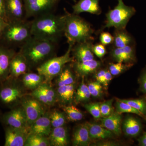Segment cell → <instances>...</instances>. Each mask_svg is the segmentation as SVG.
Returning a JSON list of instances; mask_svg holds the SVG:
<instances>
[{"instance_id": "6da1fadb", "label": "cell", "mask_w": 146, "mask_h": 146, "mask_svg": "<svg viewBox=\"0 0 146 146\" xmlns=\"http://www.w3.org/2000/svg\"><path fill=\"white\" fill-rule=\"evenodd\" d=\"M65 15L57 16L52 12L42 14L31 21L33 37L57 43L64 34Z\"/></svg>"}, {"instance_id": "7a4b0ae2", "label": "cell", "mask_w": 146, "mask_h": 146, "mask_svg": "<svg viewBox=\"0 0 146 146\" xmlns=\"http://www.w3.org/2000/svg\"><path fill=\"white\" fill-rule=\"evenodd\" d=\"M56 44L32 36L21 46L20 52L26 59L29 67L36 68L54 57Z\"/></svg>"}, {"instance_id": "3957f363", "label": "cell", "mask_w": 146, "mask_h": 146, "mask_svg": "<svg viewBox=\"0 0 146 146\" xmlns=\"http://www.w3.org/2000/svg\"><path fill=\"white\" fill-rule=\"evenodd\" d=\"M65 16L64 34L68 44L74 45L94 39V29L87 21L74 13L67 12Z\"/></svg>"}, {"instance_id": "277c9868", "label": "cell", "mask_w": 146, "mask_h": 146, "mask_svg": "<svg viewBox=\"0 0 146 146\" xmlns=\"http://www.w3.org/2000/svg\"><path fill=\"white\" fill-rule=\"evenodd\" d=\"M1 36L9 43L22 46L32 36L31 21L23 20L7 22Z\"/></svg>"}, {"instance_id": "5b68a950", "label": "cell", "mask_w": 146, "mask_h": 146, "mask_svg": "<svg viewBox=\"0 0 146 146\" xmlns=\"http://www.w3.org/2000/svg\"><path fill=\"white\" fill-rule=\"evenodd\" d=\"M74 45L69 44L66 52L63 55L58 57H53L36 68L37 72L44 78L47 82L57 76L61 72L68 63H74V58L71 56L72 48Z\"/></svg>"}, {"instance_id": "8992f818", "label": "cell", "mask_w": 146, "mask_h": 146, "mask_svg": "<svg viewBox=\"0 0 146 146\" xmlns=\"http://www.w3.org/2000/svg\"><path fill=\"white\" fill-rule=\"evenodd\" d=\"M117 1V5L115 8L106 13L104 29L114 27L116 29H124L131 18L136 13L134 7L126 5L123 0Z\"/></svg>"}, {"instance_id": "52a82bcc", "label": "cell", "mask_w": 146, "mask_h": 146, "mask_svg": "<svg viewBox=\"0 0 146 146\" xmlns=\"http://www.w3.org/2000/svg\"><path fill=\"white\" fill-rule=\"evenodd\" d=\"M16 78L9 77L0 87V102L9 107H15L24 96L22 88L15 81Z\"/></svg>"}, {"instance_id": "ba28073f", "label": "cell", "mask_w": 146, "mask_h": 146, "mask_svg": "<svg viewBox=\"0 0 146 146\" xmlns=\"http://www.w3.org/2000/svg\"><path fill=\"white\" fill-rule=\"evenodd\" d=\"M58 0H24L25 18L37 17L52 12Z\"/></svg>"}, {"instance_id": "9c48e42d", "label": "cell", "mask_w": 146, "mask_h": 146, "mask_svg": "<svg viewBox=\"0 0 146 146\" xmlns=\"http://www.w3.org/2000/svg\"><path fill=\"white\" fill-rule=\"evenodd\" d=\"M2 120L6 126L17 128H29L26 116L22 107L13 108L3 115Z\"/></svg>"}, {"instance_id": "30bf717a", "label": "cell", "mask_w": 146, "mask_h": 146, "mask_svg": "<svg viewBox=\"0 0 146 146\" xmlns=\"http://www.w3.org/2000/svg\"><path fill=\"white\" fill-rule=\"evenodd\" d=\"M21 104L26 116L29 127L37 119L44 115V109L42 103L34 98L23 100Z\"/></svg>"}, {"instance_id": "8fae6325", "label": "cell", "mask_w": 146, "mask_h": 146, "mask_svg": "<svg viewBox=\"0 0 146 146\" xmlns=\"http://www.w3.org/2000/svg\"><path fill=\"white\" fill-rule=\"evenodd\" d=\"M5 146H24L29 133V128H17L6 126Z\"/></svg>"}, {"instance_id": "7c38bea8", "label": "cell", "mask_w": 146, "mask_h": 146, "mask_svg": "<svg viewBox=\"0 0 146 146\" xmlns=\"http://www.w3.org/2000/svg\"><path fill=\"white\" fill-rule=\"evenodd\" d=\"M134 44L123 48H115L110 52L112 58L117 62L134 65L136 62Z\"/></svg>"}, {"instance_id": "4fadbf2b", "label": "cell", "mask_w": 146, "mask_h": 146, "mask_svg": "<svg viewBox=\"0 0 146 146\" xmlns=\"http://www.w3.org/2000/svg\"><path fill=\"white\" fill-rule=\"evenodd\" d=\"M93 46L91 41L77 43L73 46L72 52L74 62H82L94 59Z\"/></svg>"}, {"instance_id": "5bb4252c", "label": "cell", "mask_w": 146, "mask_h": 146, "mask_svg": "<svg viewBox=\"0 0 146 146\" xmlns=\"http://www.w3.org/2000/svg\"><path fill=\"white\" fill-rule=\"evenodd\" d=\"M7 21L25 20V11L23 0H5Z\"/></svg>"}, {"instance_id": "9a60e30c", "label": "cell", "mask_w": 146, "mask_h": 146, "mask_svg": "<svg viewBox=\"0 0 146 146\" xmlns=\"http://www.w3.org/2000/svg\"><path fill=\"white\" fill-rule=\"evenodd\" d=\"M16 53L13 49L0 45V82L9 77L11 61Z\"/></svg>"}, {"instance_id": "2e32d148", "label": "cell", "mask_w": 146, "mask_h": 146, "mask_svg": "<svg viewBox=\"0 0 146 146\" xmlns=\"http://www.w3.org/2000/svg\"><path fill=\"white\" fill-rule=\"evenodd\" d=\"M143 130V125L139 118L128 116L122 123V131L126 136L131 138L138 137Z\"/></svg>"}, {"instance_id": "e0dca14e", "label": "cell", "mask_w": 146, "mask_h": 146, "mask_svg": "<svg viewBox=\"0 0 146 146\" xmlns=\"http://www.w3.org/2000/svg\"><path fill=\"white\" fill-rule=\"evenodd\" d=\"M28 68L26 59L19 52L16 54L11 61L9 77L18 78L26 73Z\"/></svg>"}, {"instance_id": "ac0fdd59", "label": "cell", "mask_w": 146, "mask_h": 146, "mask_svg": "<svg viewBox=\"0 0 146 146\" xmlns=\"http://www.w3.org/2000/svg\"><path fill=\"white\" fill-rule=\"evenodd\" d=\"M100 0H79L72 6L73 13L78 14L83 12L100 15L102 13Z\"/></svg>"}, {"instance_id": "d6986e66", "label": "cell", "mask_w": 146, "mask_h": 146, "mask_svg": "<svg viewBox=\"0 0 146 146\" xmlns=\"http://www.w3.org/2000/svg\"><path fill=\"white\" fill-rule=\"evenodd\" d=\"M49 117L44 115L39 117L29 126V133L47 137L52 131Z\"/></svg>"}, {"instance_id": "ffe728a7", "label": "cell", "mask_w": 146, "mask_h": 146, "mask_svg": "<svg viewBox=\"0 0 146 146\" xmlns=\"http://www.w3.org/2000/svg\"><path fill=\"white\" fill-rule=\"evenodd\" d=\"M101 125L110 131L114 134L119 136L122 133V116L121 114L114 112L110 116L101 119Z\"/></svg>"}, {"instance_id": "44dd1931", "label": "cell", "mask_w": 146, "mask_h": 146, "mask_svg": "<svg viewBox=\"0 0 146 146\" xmlns=\"http://www.w3.org/2000/svg\"><path fill=\"white\" fill-rule=\"evenodd\" d=\"M74 69L76 73L81 76L84 77L95 72L101 66L98 60H87L82 62H74Z\"/></svg>"}, {"instance_id": "7402d4cb", "label": "cell", "mask_w": 146, "mask_h": 146, "mask_svg": "<svg viewBox=\"0 0 146 146\" xmlns=\"http://www.w3.org/2000/svg\"><path fill=\"white\" fill-rule=\"evenodd\" d=\"M91 141L86 123L80 125L76 128L73 135V145L89 146L91 144Z\"/></svg>"}, {"instance_id": "603a6c76", "label": "cell", "mask_w": 146, "mask_h": 146, "mask_svg": "<svg viewBox=\"0 0 146 146\" xmlns=\"http://www.w3.org/2000/svg\"><path fill=\"white\" fill-rule=\"evenodd\" d=\"M50 146H65L68 145L67 131L64 127L54 128L49 136Z\"/></svg>"}, {"instance_id": "cb8c5ba5", "label": "cell", "mask_w": 146, "mask_h": 146, "mask_svg": "<svg viewBox=\"0 0 146 146\" xmlns=\"http://www.w3.org/2000/svg\"><path fill=\"white\" fill-rule=\"evenodd\" d=\"M91 140H104L113 137L114 133L101 125L96 123H86Z\"/></svg>"}, {"instance_id": "d4e9b609", "label": "cell", "mask_w": 146, "mask_h": 146, "mask_svg": "<svg viewBox=\"0 0 146 146\" xmlns=\"http://www.w3.org/2000/svg\"><path fill=\"white\" fill-rule=\"evenodd\" d=\"M75 87V83L58 86L56 91L57 99L62 104H70L74 98Z\"/></svg>"}, {"instance_id": "484cf974", "label": "cell", "mask_w": 146, "mask_h": 146, "mask_svg": "<svg viewBox=\"0 0 146 146\" xmlns=\"http://www.w3.org/2000/svg\"><path fill=\"white\" fill-rule=\"evenodd\" d=\"M113 43L115 48H123L134 44L133 37L124 29H116Z\"/></svg>"}, {"instance_id": "4316f807", "label": "cell", "mask_w": 146, "mask_h": 146, "mask_svg": "<svg viewBox=\"0 0 146 146\" xmlns=\"http://www.w3.org/2000/svg\"><path fill=\"white\" fill-rule=\"evenodd\" d=\"M23 76L24 86L31 90H34L38 88L45 80L44 77L39 73L27 72Z\"/></svg>"}, {"instance_id": "83f0119b", "label": "cell", "mask_w": 146, "mask_h": 146, "mask_svg": "<svg viewBox=\"0 0 146 146\" xmlns=\"http://www.w3.org/2000/svg\"><path fill=\"white\" fill-rule=\"evenodd\" d=\"M56 80L58 86L70 85L75 83L74 76L69 67H65L58 75Z\"/></svg>"}, {"instance_id": "f1b7e54d", "label": "cell", "mask_w": 146, "mask_h": 146, "mask_svg": "<svg viewBox=\"0 0 146 146\" xmlns=\"http://www.w3.org/2000/svg\"><path fill=\"white\" fill-rule=\"evenodd\" d=\"M91 95L89 92L88 86L82 81L78 88L77 89L74 96V100L77 104L89 101Z\"/></svg>"}, {"instance_id": "f546056e", "label": "cell", "mask_w": 146, "mask_h": 146, "mask_svg": "<svg viewBox=\"0 0 146 146\" xmlns=\"http://www.w3.org/2000/svg\"><path fill=\"white\" fill-rule=\"evenodd\" d=\"M25 146H49L48 139L45 136L33 133H29Z\"/></svg>"}, {"instance_id": "4dcf8cb0", "label": "cell", "mask_w": 146, "mask_h": 146, "mask_svg": "<svg viewBox=\"0 0 146 146\" xmlns=\"http://www.w3.org/2000/svg\"><path fill=\"white\" fill-rule=\"evenodd\" d=\"M62 108L70 121H77L83 119L82 112L74 106H63Z\"/></svg>"}, {"instance_id": "1f68e13d", "label": "cell", "mask_w": 146, "mask_h": 146, "mask_svg": "<svg viewBox=\"0 0 146 146\" xmlns=\"http://www.w3.org/2000/svg\"><path fill=\"white\" fill-rule=\"evenodd\" d=\"M116 112L121 114L122 113H128L135 114L140 116L141 117L145 119V116L141 112L138 110L131 107L129 105L117 99L115 103Z\"/></svg>"}, {"instance_id": "d6a6232c", "label": "cell", "mask_w": 146, "mask_h": 146, "mask_svg": "<svg viewBox=\"0 0 146 146\" xmlns=\"http://www.w3.org/2000/svg\"><path fill=\"white\" fill-rule=\"evenodd\" d=\"M141 112L145 116L146 114V98L136 99H119Z\"/></svg>"}, {"instance_id": "836d02e7", "label": "cell", "mask_w": 146, "mask_h": 146, "mask_svg": "<svg viewBox=\"0 0 146 146\" xmlns=\"http://www.w3.org/2000/svg\"><path fill=\"white\" fill-rule=\"evenodd\" d=\"M49 118L52 126L53 128L63 126L66 121L64 113L58 110H54L50 114Z\"/></svg>"}, {"instance_id": "e575fe53", "label": "cell", "mask_w": 146, "mask_h": 146, "mask_svg": "<svg viewBox=\"0 0 146 146\" xmlns=\"http://www.w3.org/2000/svg\"><path fill=\"white\" fill-rule=\"evenodd\" d=\"M132 66L133 65L131 64H125L119 62H117L115 63H111L109 64L108 70L112 76H118L125 72Z\"/></svg>"}, {"instance_id": "d590c367", "label": "cell", "mask_w": 146, "mask_h": 146, "mask_svg": "<svg viewBox=\"0 0 146 146\" xmlns=\"http://www.w3.org/2000/svg\"><path fill=\"white\" fill-rule=\"evenodd\" d=\"M37 88L43 92L48 98L52 105L55 103L57 100V94L51 86L46 83H43Z\"/></svg>"}, {"instance_id": "8d00e7d4", "label": "cell", "mask_w": 146, "mask_h": 146, "mask_svg": "<svg viewBox=\"0 0 146 146\" xmlns=\"http://www.w3.org/2000/svg\"><path fill=\"white\" fill-rule=\"evenodd\" d=\"M100 103H93L84 104V106L88 112L96 119H99L102 117Z\"/></svg>"}, {"instance_id": "74e56055", "label": "cell", "mask_w": 146, "mask_h": 146, "mask_svg": "<svg viewBox=\"0 0 146 146\" xmlns=\"http://www.w3.org/2000/svg\"><path fill=\"white\" fill-rule=\"evenodd\" d=\"M113 101V99L110 100L100 103V106L102 117H108L114 112V108L112 105Z\"/></svg>"}, {"instance_id": "f35d334b", "label": "cell", "mask_w": 146, "mask_h": 146, "mask_svg": "<svg viewBox=\"0 0 146 146\" xmlns=\"http://www.w3.org/2000/svg\"><path fill=\"white\" fill-rule=\"evenodd\" d=\"M87 86L91 96L95 98H98L101 96L103 93L102 86L101 83L97 81L91 82Z\"/></svg>"}, {"instance_id": "ab89813d", "label": "cell", "mask_w": 146, "mask_h": 146, "mask_svg": "<svg viewBox=\"0 0 146 146\" xmlns=\"http://www.w3.org/2000/svg\"><path fill=\"white\" fill-rule=\"evenodd\" d=\"M31 96L39 101L42 104L47 105L48 106H52V104L48 98L45 94L38 88L35 89L31 94Z\"/></svg>"}, {"instance_id": "60d3db41", "label": "cell", "mask_w": 146, "mask_h": 146, "mask_svg": "<svg viewBox=\"0 0 146 146\" xmlns=\"http://www.w3.org/2000/svg\"><path fill=\"white\" fill-rule=\"evenodd\" d=\"M139 90L141 93L146 94V66L142 70L138 79Z\"/></svg>"}, {"instance_id": "b9f144b4", "label": "cell", "mask_w": 146, "mask_h": 146, "mask_svg": "<svg viewBox=\"0 0 146 146\" xmlns=\"http://www.w3.org/2000/svg\"><path fill=\"white\" fill-rule=\"evenodd\" d=\"M100 39L101 44L105 46L113 43L114 37L109 33L103 32L101 33Z\"/></svg>"}, {"instance_id": "7bdbcfd3", "label": "cell", "mask_w": 146, "mask_h": 146, "mask_svg": "<svg viewBox=\"0 0 146 146\" xmlns=\"http://www.w3.org/2000/svg\"><path fill=\"white\" fill-rule=\"evenodd\" d=\"M93 52L94 54L99 58H102L106 54V50L104 45L97 44L93 46Z\"/></svg>"}, {"instance_id": "ee69618b", "label": "cell", "mask_w": 146, "mask_h": 146, "mask_svg": "<svg viewBox=\"0 0 146 146\" xmlns=\"http://www.w3.org/2000/svg\"><path fill=\"white\" fill-rule=\"evenodd\" d=\"M0 17L5 19L8 22L6 12L5 0H0Z\"/></svg>"}, {"instance_id": "f6af8a7d", "label": "cell", "mask_w": 146, "mask_h": 146, "mask_svg": "<svg viewBox=\"0 0 146 146\" xmlns=\"http://www.w3.org/2000/svg\"><path fill=\"white\" fill-rule=\"evenodd\" d=\"M112 76L111 73L109 72V70H106L104 78L102 84L104 85L105 87H107L108 86V84L112 80Z\"/></svg>"}, {"instance_id": "bcb514c9", "label": "cell", "mask_w": 146, "mask_h": 146, "mask_svg": "<svg viewBox=\"0 0 146 146\" xmlns=\"http://www.w3.org/2000/svg\"><path fill=\"white\" fill-rule=\"evenodd\" d=\"M106 72V70H100L98 71L95 75V78L96 80V81L99 82L102 84Z\"/></svg>"}, {"instance_id": "7dc6e473", "label": "cell", "mask_w": 146, "mask_h": 146, "mask_svg": "<svg viewBox=\"0 0 146 146\" xmlns=\"http://www.w3.org/2000/svg\"><path fill=\"white\" fill-rule=\"evenodd\" d=\"M5 19L0 17V36H2L7 24Z\"/></svg>"}, {"instance_id": "c3c4849f", "label": "cell", "mask_w": 146, "mask_h": 146, "mask_svg": "<svg viewBox=\"0 0 146 146\" xmlns=\"http://www.w3.org/2000/svg\"><path fill=\"white\" fill-rule=\"evenodd\" d=\"M138 145L146 146V131L143 133V134L138 139Z\"/></svg>"}, {"instance_id": "681fc988", "label": "cell", "mask_w": 146, "mask_h": 146, "mask_svg": "<svg viewBox=\"0 0 146 146\" xmlns=\"http://www.w3.org/2000/svg\"><path fill=\"white\" fill-rule=\"evenodd\" d=\"M96 146H117V144L116 143H114V142H109V141H107V142H102V143H98L96 144Z\"/></svg>"}, {"instance_id": "f907efd6", "label": "cell", "mask_w": 146, "mask_h": 146, "mask_svg": "<svg viewBox=\"0 0 146 146\" xmlns=\"http://www.w3.org/2000/svg\"><path fill=\"white\" fill-rule=\"evenodd\" d=\"M145 120H146V114L145 115Z\"/></svg>"}]
</instances>
